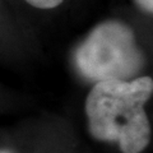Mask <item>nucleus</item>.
<instances>
[{
	"mask_svg": "<svg viewBox=\"0 0 153 153\" xmlns=\"http://www.w3.org/2000/svg\"><path fill=\"white\" fill-rule=\"evenodd\" d=\"M153 93L151 76L97 82L85 98L91 134L116 142L123 153H140L151 140L146 103Z\"/></svg>",
	"mask_w": 153,
	"mask_h": 153,
	"instance_id": "obj_1",
	"label": "nucleus"
},
{
	"mask_svg": "<svg viewBox=\"0 0 153 153\" xmlns=\"http://www.w3.org/2000/svg\"><path fill=\"white\" fill-rule=\"evenodd\" d=\"M78 71L87 79L130 80L144 65V55L133 28L119 19H107L92 28L74 52Z\"/></svg>",
	"mask_w": 153,
	"mask_h": 153,
	"instance_id": "obj_2",
	"label": "nucleus"
},
{
	"mask_svg": "<svg viewBox=\"0 0 153 153\" xmlns=\"http://www.w3.org/2000/svg\"><path fill=\"white\" fill-rule=\"evenodd\" d=\"M36 9H55L64 3V0H25Z\"/></svg>",
	"mask_w": 153,
	"mask_h": 153,
	"instance_id": "obj_3",
	"label": "nucleus"
},
{
	"mask_svg": "<svg viewBox=\"0 0 153 153\" xmlns=\"http://www.w3.org/2000/svg\"><path fill=\"white\" fill-rule=\"evenodd\" d=\"M135 5L147 14L153 13V0H134Z\"/></svg>",
	"mask_w": 153,
	"mask_h": 153,
	"instance_id": "obj_4",
	"label": "nucleus"
},
{
	"mask_svg": "<svg viewBox=\"0 0 153 153\" xmlns=\"http://www.w3.org/2000/svg\"><path fill=\"white\" fill-rule=\"evenodd\" d=\"M0 153H9V152H5V151H0Z\"/></svg>",
	"mask_w": 153,
	"mask_h": 153,
	"instance_id": "obj_5",
	"label": "nucleus"
}]
</instances>
